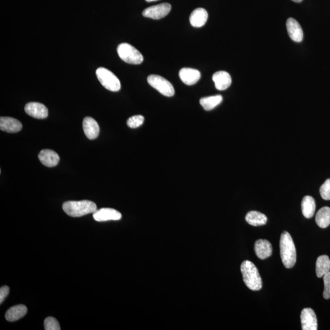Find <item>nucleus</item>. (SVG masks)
<instances>
[{"mask_svg": "<svg viewBox=\"0 0 330 330\" xmlns=\"http://www.w3.org/2000/svg\"><path fill=\"white\" fill-rule=\"evenodd\" d=\"M279 247L281 260L284 267L287 269H291L295 264L296 253L293 241L288 232H284L281 234Z\"/></svg>", "mask_w": 330, "mask_h": 330, "instance_id": "1", "label": "nucleus"}, {"mask_svg": "<svg viewBox=\"0 0 330 330\" xmlns=\"http://www.w3.org/2000/svg\"><path fill=\"white\" fill-rule=\"evenodd\" d=\"M240 270L244 283L250 290L257 291L261 289L262 281L257 267L252 262L245 260L241 264Z\"/></svg>", "mask_w": 330, "mask_h": 330, "instance_id": "2", "label": "nucleus"}, {"mask_svg": "<svg viewBox=\"0 0 330 330\" xmlns=\"http://www.w3.org/2000/svg\"><path fill=\"white\" fill-rule=\"evenodd\" d=\"M63 209L66 214L72 217H80L93 214L97 210V205L94 202L88 200L79 202H67L63 204Z\"/></svg>", "mask_w": 330, "mask_h": 330, "instance_id": "3", "label": "nucleus"}, {"mask_svg": "<svg viewBox=\"0 0 330 330\" xmlns=\"http://www.w3.org/2000/svg\"><path fill=\"white\" fill-rule=\"evenodd\" d=\"M117 52L122 60L130 64H140L143 63V56L140 51L128 43L118 45Z\"/></svg>", "mask_w": 330, "mask_h": 330, "instance_id": "4", "label": "nucleus"}, {"mask_svg": "<svg viewBox=\"0 0 330 330\" xmlns=\"http://www.w3.org/2000/svg\"><path fill=\"white\" fill-rule=\"evenodd\" d=\"M96 75L100 83L107 90L113 92H118L121 90L120 80L109 69L104 68H98Z\"/></svg>", "mask_w": 330, "mask_h": 330, "instance_id": "5", "label": "nucleus"}, {"mask_svg": "<svg viewBox=\"0 0 330 330\" xmlns=\"http://www.w3.org/2000/svg\"><path fill=\"white\" fill-rule=\"evenodd\" d=\"M147 82L152 88L165 96L172 97L175 94V90L173 85L161 76L149 75L147 77Z\"/></svg>", "mask_w": 330, "mask_h": 330, "instance_id": "6", "label": "nucleus"}, {"mask_svg": "<svg viewBox=\"0 0 330 330\" xmlns=\"http://www.w3.org/2000/svg\"><path fill=\"white\" fill-rule=\"evenodd\" d=\"M171 6L170 4L165 3L158 5L149 7L143 12V16L145 18L159 20L166 17L170 13Z\"/></svg>", "mask_w": 330, "mask_h": 330, "instance_id": "7", "label": "nucleus"}, {"mask_svg": "<svg viewBox=\"0 0 330 330\" xmlns=\"http://www.w3.org/2000/svg\"><path fill=\"white\" fill-rule=\"evenodd\" d=\"M93 218L98 222L107 221H117L121 219L122 215L120 212L111 208H102L97 210L93 213Z\"/></svg>", "mask_w": 330, "mask_h": 330, "instance_id": "8", "label": "nucleus"}, {"mask_svg": "<svg viewBox=\"0 0 330 330\" xmlns=\"http://www.w3.org/2000/svg\"><path fill=\"white\" fill-rule=\"evenodd\" d=\"M301 326L303 330H317V319L312 308H305L301 313Z\"/></svg>", "mask_w": 330, "mask_h": 330, "instance_id": "9", "label": "nucleus"}, {"mask_svg": "<svg viewBox=\"0 0 330 330\" xmlns=\"http://www.w3.org/2000/svg\"><path fill=\"white\" fill-rule=\"evenodd\" d=\"M25 111L33 118L42 119L47 118L48 109L44 105L38 102H30L25 107Z\"/></svg>", "mask_w": 330, "mask_h": 330, "instance_id": "10", "label": "nucleus"}, {"mask_svg": "<svg viewBox=\"0 0 330 330\" xmlns=\"http://www.w3.org/2000/svg\"><path fill=\"white\" fill-rule=\"evenodd\" d=\"M289 37L294 42H300L303 39V32L300 24L293 18H289L286 22Z\"/></svg>", "mask_w": 330, "mask_h": 330, "instance_id": "11", "label": "nucleus"}, {"mask_svg": "<svg viewBox=\"0 0 330 330\" xmlns=\"http://www.w3.org/2000/svg\"><path fill=\"white\" fill-rule=\"evenodd\" d=\"M83 128L88 139L94 140L99 136L100 128L97 121L91 117H86L83 121Z\"/></svg>", "mask_w": 330, "mask_h": 330, "instance_id": "12", "label": "nucleus"}, {"mask_svg": "<svg viewBox=\"0 0 330 330\" xmlns=\"http://www.w3.org/2000/svg\"><path fill=\"white\" fill-rule=\"evenodd\" d=\"M179 77L185 85L191 86L196 84L201 78V73L197 69L183 68L179 71Z\"/></svg>", "mask_w": 330, "mask_h": 330, "instance_id": "13", "label": "nucleus"}, {"mask_svg": "<svg viewBox=\"0 0 330 330\" xmlns=\"http://www.w3.org/2000/svg\"><path fill=\"white\" fill-rule=\"evenodd\" d=\"M22 124L18 119L10 117H1L0 129L8 133H17L22 129Z\"/></svg>", "mask_w": 330, "mask_h": 330, "instance_id": "14", "label": "nucleus"}, {"mask_svg": "<svg viewBox=\"0 0 330 330\" xmlns=\"http://www.w3.org/2000/svg\"><path fill=\"white\" fill-rule=\"evenodd\" d=\"M212 80L214 81L215 88L219 91L228 89L232 83L230 75L225 71L217 72L213 75Z\"/></svg>", "mask_w": 330, "mask_h": 330, "instance_id": "15", "label": "nucleus"}, {"mask_svg": "<svg viewBox=\"0 0 330 330\" xmlns=\"http://www.w3.org/2000/svg\"><path fill=\"white\" fill-rule=\"evenodd\" d=\"M38 159L44 166L47 167L56 166L60 160L56 152L50 149L42 150L38 155Z\"/></svg>", "mask_w": 330, "mask_h": 330, "instance_id": "16", "label": "nucleus"}, {"mask_svg": "<svg viewBox=\"0 0 330 330\" xmlns=\"http://www.w3.org/2000/svg\"><path fill=\"white\" fill-rule=\"evenodd\" d=\"M255 252L260 259H267L272 255V244L269 241L259 239L255 244Z\"/></svg>", "mask_w": 330, "mask_h": 330, "instance_id": "17", "label": "nucleus"}, {"mask_svg": "<svg viewBox=\"0 0 330 330\" xmlns=\"http://www.w3.org/2000/svg\"><path fill=\"white\" fill-rule=\"evenodd\" d=\"M208 13L205 9L200 8L192 12L190 17L191 25L196 28L202 27L206 23Z\"/></svg>", "mask_w": 330, "mask_h": 330, "instance_id": "18", "label": "nucleus"}, {"mask_svg": "<svg viewBox=\"0 0 330 330\" xmlns=\"http://www.w3.org/2000/svg\"><path fill=\"white\" fill-rule=\"evenodd\" d=\"M27 312V308L25 305L14 306L7 311L5 314L6 319L9 322H16L25 316Z\"/></svg>", "mask_w": 330, "mask_h": 330, "instance_id": "19", "label": "nucleus"}, {"mask_svg": "<svg viewBox=\"0 0 330 330\" xmlns=\"http://www.w3.org/2000/svg\"><path fill=\"white\" fill-rule=\"evenodd\" d=\"M245 220L250 225L259 226L267 223V218L259 212L250 211L246 214Z\"/></svg>", "mask_w": 330, "mask_h": 330, "instance_id": "20", "label": "nucleus"}, {"mask_svg": "<svg viewBox=\"0 0 330 330\" xmlns=\"http://www.w3.org/2000/svg\"><path fill=\"white\" fill-rule=\"evenodd\" d=\"M302 214L307 219H311L314 216L315 210V202L314 198L311 196H306L301 202Z\"/></svg>", "mask_w": 330, "mask_h": 330, "instance_id": "21", "label": "nucleus"}, {"mask_svg": "<svg viewBox=\"0 0 330 330\" xmlns=\"http://www.w3.org/2000/svg\"><path fill=\"white\" fill-rule=\"evenodd\" d=\"M315 270L318 278H322L330 271V259L328 256L322 255L317 258Z\"/></svg>", "mask_w": 330, "mask_h": 330, "instance_id": "22", "label": "nucleus"}, {"mask_svg": "<svg viewBox=\"0 0 330 330\" xmlns=\"http://www.w3.org/2000/svg\"><path fill=\"white\" fill-rule=\"evenodd\" d=\"M315 221L320 228L325 229L330 224V208L324 207L317 213Z\"/></svg>", "mask_w": 330, "mask_h": 330, "instance_id": "23", "label": "nucleus"}, {"mask_svg": "<svg viewBox=\"0 0 330 330\" xmlns=\"http://www.w3.org/2000/svg\"><path fill=\"white\" fill-rule=\"evenodd\" d=\"M223 101V97L221 95H213V96L203 97L200 99V104L203 109L206 111H210Z\"/></svg>", "mask_w": 330, "mask_h": 330, "instance_id": "24", "label": "nucleus"}, {"mask_svg": "<svg viewBox=\"0 0 330 330\" xmlns=\"http://www.w3.org/2000/svg\"><path fill=\"white\" fill-rule=\"evenodd\" d=\"M145 118L142 115H135L130 117L127 121L129 128H139L144 123Z\"/></svg>", "mask_w": 330, "mask_h": 330, "instance_id": "25", "label": "nucleus"}, {"mask_svg": "<svg viewBox=\"0 0 330 330\" xmlns=\"http://www.w3.org/2000/svg\"><path fill=\"white\" fill-rule=\"evenodd\" d=\"M45 330H60L61 327L58 320L55 318L49 317L45 319L44 321Z\"/></svg>", "mask_w": 330, "mask_h": 330, "instance_id": "26", "label": "nucleus"}, {"mask_svg": "<svg viewBox=\"0 0 330 330\" xmlns=\"http://www.w3.org/2000/svg\"><path fill=\"white\" fill-rule=\"evenodd\" d=\"M320 193L323 199L330 200V179H327L320 186Z\"/></svg>", "mask_w": 330, "mask_h": 330, "instance_id": "27", "label": "nucleus"}, {"mask_svg": "<svg viewBox=\"0 0 330 330\" xmlns=\"http://www.w3.org/2000/svg\"><path fill=\"white\" fill-rule=\"evenodd\" d=\"M324 282V297L325 299L330 298V271L323 276Z\"/></svg>", "mask_w": 330, "mask_h": 330, "instance_id": "28", "label": "nucleus"}, {"mask_svg": "<svg viewBox=\"0 0 330 330\" xmlns=\"http://www.w3.org/2000/svg\"><path fill=\"white\" fill-rule=\"evenodd\" d=\"M9 291H10V289L7 286L1 287V289H0V303L1 304H2V303L3 302L9 295Z\"/></svg>", "mask_w": 330, "mask_h": 330, "instance_id": "29", "label": "nucleus"}, {"mask_svg": "<svg viewBox=\"0 0 330 330\" xmlns=\"http://www.w3.org/2000/svg\"><path fill=\"white\" fill-rule=\"evenodd\" d=\"M293 1L295 2V3H300L303 0H293Z\"/></svg>", "mask_w": 330, "mask_h": 330, "instance_id": "30", "label": "nucleus"}, {"mask_svg": "<svg viewBox=\"0 0 330 330\" xmlns=\"http://www.w3.org/2000/svg\"><path fill=\"white\" fill-rule=\"evenodd\" d=\"M147 2H153V1H159V0H146Z\"/></svg>", "mask_w": 330, "mask_h": 330, "instance_id": "31", "label": "nucleus"}]
</instances>
